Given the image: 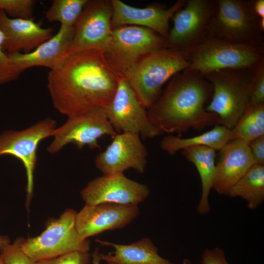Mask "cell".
Segmentation results:
<instances>
[{
  "mask_svg": "<svg viewBox=\"0 0 264 264\" xmlns=\"http://www.w3.org/2000/svg\"><path fill=\"white\" fill-rule=\"evenodd\" d=\"M47 82L54 107L68 117L106 108L116 91L118 77L104 53L91 49L68 55L50 70Z\"/></svg>",
  "mask_w": 264,
  "mask_h": 264,
  "instance_id": "cell-1",
  "label": "cell"
},
{
  "mask_svg": "<svg viewBox=\"0 0 264 264\" xmlns=\"http://www.w3.org/2000/svg\"><path fill=\"white\" fill-rule=\"evenodd\" d=\"M169 81L147 109L151 122L163 133L181 134L220 125L218 116L205 110L213 93L211 84L199 72L186 69Z\"/></svg>",
  "mask_w": 264,
  "mask_h": 264,
  "instance_id": "cell-2",
  "label": "cell"
},
{
  "mask_svg": "<svg viewBox=\"0 0 264 264\" xmlns=\"http://www.w3.org/2000/svg\"><path fill=\"white\" fill-rule=\"evenodd\" d=\"M256 66L222 69L204 76L213 89L205 110L218 116L220 125L231 129L248 106Z\"/></svg>",
  "mask_w": 264,
  "mask_h": 264,
  "instance_id": "cell-3",
  "label": "cell"
},
{
  "mask_svg": "<svg viewBox=\"0 0 264 264\" xmlns=\"http://www.w3.org/2000/svg\"><path fill=\"white\" fill-rule=\"evenodd\" d=\"M189 65L182 53L164 48L143 56L121 75L148 109L159 96L164 84Z\"/></svg>",
  "mask_w": 264,
  "mask_h": 264,
  "instance_id": "cell-4",
  "label": "cell"
},
{
  "mask_svg": "<svg viewBox=\"0 0 264 264\" xmlns=\"http://www.w3.org/2000/svg\"><path fill=\"white\" fill-rule=\"evenodd\" d=\"M253 3L254 0H215L207 36L233 44L264 46V31Z\"/></svg>",
  "mask_w": 264,
  "mask_h": 264,
  "instance_id": "cell-5",
  "label": "cell"
},
{
  "mask_svg": "<svg viewBox=\"0 0 264 264\" xmlns=\"http://www.w3.org/2000/svg\"><path fill=\"white\" fill-rule=\"evenodd\" d=\"M186 69L202 76L218 70L254 67L264 60V46L231 43L207 36L186 55Z\"/></svg>",
  "mask_w": 264,
  "mask_h": 264,
  "instance_id": "cell-6",
  "label": "cell"
},
{
  "mask_svg": "<svg viewBox=\"0 0 264 264\" xmlns=\"http://www.w3.org/2000/svg\"><path fill=\"white\" fill-rule=\"evenodd\" d=\"M76 212L66 210L57 219L48 220L39 235L24 239L21 246L35 262L74 251L88 252L90 242L79 234L75 225Z\"/></svg>",
  "mask_w": 264,
  "mask_h": 264,
  "instance_id": "cell-7",
  "label": "cell"
},
{
  "mask_svg": "<svg viewBox=\"0 0 264 264\" xmlns=\"http://www.w3.org/2000/svg\"><path fill=\"white\" fill-rule=\"evenodd\" d=\"M166 48V38L149 28L124 25L112 29V39L104 53L117 74L126 69L145 55Z\"/></svg>",
  "mask_w": 264,
  "mask_h": 264,
  "instance_id": "cell-8",
  "label": "cell"
},
{
  "mask_svg": "<svg viewBox=\"0 0 264 264\" xmlns=\"http://www.w3.org/2000/svg\"><path fill=\"white\" fill-rule=\"evenodd\" d=\"M117 77L114 96L105 108L107 118L116 132L135 133L145 139L163 134L149 119L146 108L126 78L119 74Z\"/></svg>",
  "mask_w": 264,
  "mask_h": 264,
  "instance_id": "cell-9",
  "label": "cell"
},
{
  "mask_svg": "<svg viewBox=\"0 0 264 264\" xmlns=\"http://www.w3.org/2000/svg\"><path fill=\"white\" fill-rule=\"evenodd\" d=\"M117 133L109 122L105 108L97 107L85 113L68 117L61 127L56 128L53 140L47 152L55 154L69 144L79 149L88 146L90 149L99 148L98 139L108 135L113 137Z\"/></svg>",
  "mask_w": 264,
  "mask_h": 264,
  "instance_id": "cell-10",
  "label": "cell"
},
{
  "mask_svg": "<svg viewBox=\"0 0 264 264\" xmlns=\"http://www.w3.org/2000/svg\"><path fill=\"white\" fill-rule=\"evenodd\" d=\"M56 128V121L47 118L24 130L7 131L0 134V156H15L22 162L25 168L27 207L33 196L38 145L42 140L52 136Z\"/></svg>",
  "mask_w": 264,
  "mask_h": 264,
  "instance_id": "cell-11",
  "label": "cell"
},
{
  "mask_svg": "<svg viewBox=\"0 0 264 264\" xmlns=\"http://www.w3.org/2000/svg\"><path fill=\"white\" fill-rule=\"evenodd\" d=\"M112 15L111 0H89L74 26L67 56L91 49L105 53L112 39Z\"/></svg>",
  "mask_w": 264,
  "mask_h": 264,
  "instance_id": "cell-12",
  "label": "cell"
},
{
  "mask_svg": "<svg viewBox=\"0 0 264 264\" xmlns=\"http://www.w3.org/2000/svg\"><path fill=\"white\" fill-rule=\"evenodd\" d=\"M215 0H186L171 18L173 26L166 39V48L185 55L207 36Z\"/></svg>",
  "mask_w": 264,
  "mask_h": 264,
  "instance_id": "cell-13",
  "label": "cell"
},
{
  "mask_svg": "<svg viewBox=\"0 0 264 264\" xmlns=\"http://www.w3.org/2000/svg\"><path fill=\"white\" fill-rule=\"evenodd\" d=\"M147 185L126 177L124 173L103 175L88 182L80 192L86 204L113 203L137 205L149 195Z\"/></svg>",
  "mask_w": 264,
  "mask_h": 264,
  "instance_id": "cell-14",
  "label": "cell"
},
{
  "mask_svg": "<svg viewBox=\"0 0 264 264\" xmlns=\"http://www.w3.org/2000/svg\"><path fill=\"white\" fill-rule=\"evenodd\" d=\"M106 149L95 158L97 168L103 175L124 173L133 169L143 174L148 153L140 136L131 132L117 133Z\"/></svg>",
  "mask_w": 264,
  "mask_h": 264,
  "instance_id": "cell-15",
  "label": "cell"
},
{
  "mask_svg": "<svg viewBox=\"0 0 264 264\" xmlns=\"http://www.w3.org/2000/svg\"><path fill=\"white\" fill-rule=\"evenodd\" d=\"M139 214L137 205L113 203L85 204L76 214V228L82 238L88 239L106 231L122 228Z\"/></svg>",
  "mask_w": 264,
  "mask_h": 264,
  "instance_id": "cell-16",
  "label": "cell"
},
{
  "mask_svg": "<svg viewBox=\"0 0 264 264\" xmlns=\"http://www.w3.org/2000/svg\"><path fill=\"white\" fill-rule=\"evenodd\" d=\"M185 2L186 0H178L168 8L158 3L138 8L120 0H111L112 28L124 25L141 26L151 29L166 39L170 30V20Z\"/></svg>",
  "mask_w": 264,
  "mask_h": 264,
  "instance_id": "cell-17",
  "label": "cell"
},
{
  "mask_svg": "<svg viewBox=\"0 0 264 264\" xmlns=\"http://www.w3.org/2000/svg\"><path fill=\"white\" fill-rule=\"evenodd\" d=\"M218 151L213 189L219 194L227 196L231 188L255 164L248 144L242 141L231 140Z\"/></svg>",
  "mask_w": 264,
  "mask_h": 264,
  "instance_id": "cell-18",
  "label": "cell"
},
{
  "mask_svg": "<svg viewBox=\"0 0 264 264\" xmlns=\"http://www.w3.org/2000/svg\"><path fill=\"white\" fill-rule=\"evenodd\" d=\"M74 33V26L61 25L56 34L31 52H14L7 55L20 73L34 66H44L53 69L67 56Z\"/></svg>",
  "mask_w": 264,
  "mask_h": 264,
  "instance_id": "cell-19",
  "label": "cell"
},
{
  "mask_svg": "<svg viewBox=\"0 0 264 264\" xmlns=\"http://www.w3.org/2000/svg\"><path fill=\"white\" fill-rule=\"evenodd\" d=\"M0 30L4 36L2 49L6 53H29L53 35L52 28L43 27L33 18H12L0 10Z\"/></svg>",
  "mask_w": 264,
  "mask_h": 264,
  "instance_id": "cell-20",
  "label": "cell"
},
{
  "mask_svg": "<svg viewBox=\"0 0 264 264\" xmlns=\"http://www.w3.org/2000/svg\"><path fill=\"white\" fill-rule=\"evenodd\" d=\"M103 246L113 247L114 251L108 254L99 253L101 260L107 264H175L161 257L158 248L148 238L130 244H121L96 239Z\"/></svg>",
  "mask_w": 264,
  "mask_h": 264,
  "instance_id": "cell-21",
  "label": "cell"
},
{
  "mask_svg": "<svg viewBox=\"0 0 264 264\" xmlns=\"http://www.w3.org/2000/svg\"><path fill=\"white\" fill-rule=\"evenodd\" d=\"M216 151L205 146H195L182 150L187 160L195 165L200 178L201 194L196 211L201 215L210 211L209 198L216 177Z\"/></svg>",
  "mask_w": 264,
  "mask_h": 264,
  "instance_id": "cell-22",
  "label": "cell"
},
{
  "mask_svg": "<svg viewBox=\"0 0 264 264\" xmlns=\"http://www.w3.org/2000/svg\"><path fill=\"white\" fill-rule=\"evenodd\" d=\"M231 140L230 129L220 125H216L209 131L189 138L168 135L160 144L161 149L171 155L178 151L195 146H205L215 151L220 150Z\"/></svg>",
  "mask_w": 264,
  "mask_h": 264,
  "instance_id": "cell-23",
  "label": "cell"
},
{
  "mask_svg": "<svg viewBox=\"0 0 264 264\" xmlns=\"http://www.w3.org/2000/svg\"><path fill=\"white\" fill-rule=\"evenodd\" d=\"M227 196L240 197L254 210L264 201V165L254 164L231 188Z\"/></svg>",
  "mask_w": 264,
  "mask_h": 264,
  "instance_id": "cell-24",
  "label": "cell"
},
{
  "mask_svg": "<svg viewBox=\"0 0 264 264\" xmlns=\"http://www.w3.org/2000/svg\"><path fill=\"white\" fill-rule=\"evenodd\" d=\"M230 131L231 140L248 144L264 135V104L258 106L248 105Z\"/></svg>",
  "mask_w": 264,
  "mask_h": 264,
  "instance_id": "cell-25",
  "label": "cell"
},
{
  "mask_svg": "<svg viewBox=\"0 0 264 264\" xmlns=\"http://www.w3.org/2000/svg\"><path fill=\"white\" fill-rule=\"evenodd\" d=\"M88 0H53L45 17L49 22H57L61 25L74 26Z\"/></svg>",
  "mask_w": 264,
  "mask_h": 264,
  "instance_id": "cell-26",
  "label": "cell"
},
{
  "mask_svg": "<svg viewBox=\"0 0 264 264\" xmlns=\"http://www.w3.org/2000/svg\"><path fill=\"white\" fill-rule=\"evenodd\" d=\"M36 3L34 0H0V10L12 18L30 19Z\"/></svg>",
  "mask_w": 264,
  "mask_h": 264,
  "instance_id": "cell-27",
  "label": "cell"
},
{
  "mask_svg": "<svg viewBox=\"0 0 264 264\" xmlns=\"http://www.w3.org/2000/svg\"><path fill=\"white\" fill-rule=\"evenodd\" d=\"M23 238H17L0 251V259L2 264H36L22 250L21 244Z\"/></svg>",
  "mask_w": 264,
  "mask_h": 264,
  "instance_id": "cell-28",
  "label": "cell"
},
{
  "mask_svg": "<svg viewBox=\"0 0 264 264\" xmlns=\"http://www.w3.org/2000/svg\"><path fill=\"white\" fill-rule=\"evenodd\" d=\"M264 104V60L256 66L249 105L258 106Z\"/></svg>",
  "mask_w": 264,
  "mask_h": 264,
  "instance_id": "cell-29",
  "label": "cell"
},
{
  "mask_svg": "<svg viewBox=\"0 0 264 264\" xmlns=\"http://www.w3.org/2000/svg\"><path fill=\"white\" fill-rule=\"evenodd\" d=\"M4 36L0 30V84L16 80L20 73L11 62L7 53L2 49Z\"/></svg>",
  "mask_w": 264,
  "mask_h": 264,
  "instance_id": "cell-30",
  "label": "cell"
},
{
  "mask_svg": "<svg viewBox=\"0 0 264 264\" xmlns=\"http://www.w3.org/2000/svg\"><path fill=\"white\" fill-rule=\"evenodd\" d=\"M91 255L88 252L74 251L57 257L36 262V264H88Z\"/></svg>",
  "mask_w": 264,
  "mask_h": 264,
  "instance_id": "cell-31",
  "label": "cell"
},
{
  "mask_svg": "<svg viewBox=\"0 0 264 264\" xmlns=\"http://www.w3.org/2000/svg\"><path fill=\"white\" fill-rule=\"evenodd\" d=\"M201 264H230L226 259L224 251L219 247L205 249L201 257Z\"/></svg>",
  "mask_w": 264,
  "mask_h": 264,
  "instance_id": "cell-32",
  "label": "cell"
},
{
  "mask_svg": "<svg viewBox=\"0 0 264 264\" xmlns=\"http://www.w3.org/2000/svg\"><path fill=\"white\" fill-rule=\"evenodd\" d=\"M248 146L255 164L264 165V135L252 140Z\"/></svg>",
  "mask_w": 264,
  "mask_h": 264,
  "instance_id": "cell-33",
  "label": "cell"
},
{
  "mask_svg": "<svg viewBox=\"0 0 264 264\" xmlns=\"http://www.w3.org/2000/svg\"><path fill=\"white\" fill-rule=\"evenodd\" d=\"M253 7L256 14L264 18V0H254Z\"/></svg>",
  "mask_w": 264,
  "mask_h": 264,
  "instance_id": "cell-34",
  "label": "cell"
},
{
  "mask_svg": "<svg viewBox=\"0 0 264 264\" xmlns=\"http://www.w3.org/2000/svg\"><path fill=\"white\" fill-rule=\"evenodd\" d=\"M9 238L5 236L0 235V251H2L10 243Z\"/></svg>",
  "mask_w": 264,
  "mask_h": 264,
  "instance_id": "cell-35",
  "label": "cell"
},
{
  "mask_svg": "<svg viewBox=\"0 0 264 264\" xmlns=\"http://www.w3.org/2000/svg\"><path fill=\"white\" fill-rule=\"evenodd\" d=\"M99 251L97 247L91 254L92 264H101V259L99 256Z\"/></svg>",
  "mask_w": 264,
  "mask_h": 264,
  "instance_id": "cell-36",
  "label": "cell"
},
{
  "mask_svg": "<svg viewBox=\"0 0 264 264\" xmlns=\"http://www.w3.org/2000/svg\"><path fill=\"white\" fill-rule=\"evenodd\" d=\"M182 264H192L189 259H185L182 262Z\"/></svg>",
  "mask_w": 264,
  "mask_h": 264,
  "instance_id": "cell-37",
  "label": "cell"
},
{
  "mask_svg": "<svg viewBox=\"0 0 264 264\" xmlns=\"http://www.w3.org/2000/svg\"><path fill=\"white\" fill-rule=\"evenodd\" d=\"M0 264H2V262H1V260H0Z\"/></svg>",
  "mask_w": 264,
  "mask_h": 264,
  "instance_id": "cell-38",
  "label": "cell"
}]
</instances>
